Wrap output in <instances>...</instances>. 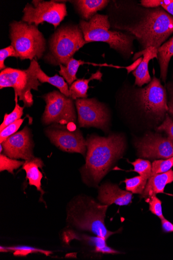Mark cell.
I'll return each mask as SVG.
<instances>
[{
	"instance_id": "8992f818",
	"label": "cell",
	"mask_w": 173,
	"mask_h": 260,
	"mask_svg": "<svg viewBox=\"0 0 173 260\" xmlns=\"http://www.w3.org/2000/svg\"><path fill=\"white\" fill-rule=\"evenodd\" d=\"M11 45L21 60L40 59L44 56L47 46L46 40L38 27L22 21L10 24Z\"/></svg>"
},
{
	"instance_id": "d6986e66",
	"label": "cell",
	"mask_w": 173,
	"mask_h": 260,
	"mask_svg": "<svg viewBox=\"0 0 173 260\" xmlns=\"http://www.w3.org/2000/svg\"><path fill=\"white\" fill-rule=\"evenodd\" d=\"M44 166V164L42 159L34 157L31 159L24 161L22 169L26 172L27 178L29 180V184L30 185L35 186L37 190L42 193V197L44 194V192L41 187V180L43 175L39 169H42Z\"/></svg>"
},
{
	"instance_id": "e575fe53",
	"label": "cell",
	"mask_w": 173,
	"mask_h": 260,
	"mask_svg": "<svg viewBox=\"0 0 173 260\" xmlns=\"http://www.w3.org/2000/svg\"><path fill=\"white\" fill-rule=\"evenodd\" d=\"M82 239L86 243L95 247V248H101L107 246V240L97 236L96 237H91V236L84 235L82 236Z\"/></svg>"
},
{
	"instance_id": "7a4b0ae2",
	"label": "cell",
	"mask_w": 173,
	"mask_h": 260,
	"mask_svg": "<svg viewBox=\"0 0 173 260\" xmlns=\"http://www.w3.org/2000/svg\"><path fill=\"white\" fill-rule=\"evenodd\" d=\"M86 145L88 151L86 164L81 171L82 176L86 184L96 186L124 152L125 139L117 134L108 137L92 135L87 138Z\"/></svg>"
},
{
	"instance_id": "3957f363",
	"label": "cell",
	"mask_w": 173,
	"mask_h": 260,
	"mask_svg": "<svg viewBox=\"0 0 173 260\" xmlns=\"http://www.w3.org/2000/svg\"><path fill=\"white\" fill-rule=\"evenodd\" d=\"M108 206L101 205L88 197L74 199L68 205L67 222L79 230L89 231L107 240L116 232L109 231L105 219Z\"/></svg>"
},
{
	"instance_id": "ffe728a7",
	"label": "cell",
	"mask_w": 173,
	"mask_h": 260,
	"mask_svg": "<svg viewBox=\"0 0 173 260\" xmlns=\"http://www.w3.org/2000/svg\"><path fill=\"white\" fill-rule=\"evenodd\" d=\"M103 74L98 70L95 74L91 75L88 79H79L70 86V98L73 100L87 99V91L89 88V83L94 80L102 81Z\"/></svg>"
},
{
	"instance_id": "52a82bcc",
	"label": "cell",
	"mask_w": 173,
	"mask_h": 260,
	"mask_svg": "<svg viewBox=\"0 0 173 260\" xmlns=\"http://www.w3.org/2000/svg\"><path fill=\"white\" fill-rule=\"evenodd\" d=\"M37 60L31 61L26 70L7 68L0 74V89L12 87L15 96L23 103L24 107H31L33 104L31 90H38L42 83L37 78L36 64Z\"/></svg>"
},
{
	"instance_id": "44dd1931",
	"label": "cell",
	"mask_w": 173,
	"mask_h": 260,
	"mask_svg": "<svg viewBox=\"0 0 173 260\" xmlns=\"http://www.w3.org/2000/svg\"><path fill=\"white\" fill-rule=\"evenodd\" d=\"M173 56V37L158 49V59L160 67V77L165 82L166 80L169 61Z\"/></svg>"
},
{
	"instance_id": "d590c367",
	"label": "cell",
	"mask_w": 173,
	"mask_h": 260,
	"mask_svg": "<svg viewBox=\"0 0 173 260\" xmlns=\"http://www.w3.org/2000/svg\"><path fill=\"white\" fill-rule=\"evenodd\" d=\"M167 90L169 95V101L167 105L168 107V113L173 118V83H168L166 86Z\"/></svg>"
},
{
	"instance_id": "4fadbf2b",
	"label": "cell",
	"mask_w": 173,
	"mask_h": 260,
	"mask_svg": "<svg viewBox=\"0 0 173 260\" xmlns=\"http://www.w3.org/2000/svg\"><path fill=\"white\" fill-rule=\"evenodd\" d=\"M135 145L139 156L143 158L168 159L173 157V141L158 134L148 133L136 139Z\"/></svg>"
},
{
	"instance_id": "1f68e13d",
	"label": "cell",
	"mask_w": 173,
	"mask_h": 260,
	"mask_svg": "<svg viewBox=\"0 0 173 260\" xmlns=\"http://www.w3.org/2000/svg\"><path fill=\"white\" fill-rule=\"evenodd\" d=\"M146 201L149 203L150 210L153 214L158 217L161 220L164 219L162 213V202L156 195L147 199Z\"/></svg>"
},
{
	"instance_id": "ba28073f",
	"label": "cell",
	"mask_w": 173,
	"mask_h": 260,
	"mask_svg": "<svg viewBox=\"0 0 173 260\" xmlns=\"http://www.w3.org/2000/svg\"><path fill=\"white\" fill-rule=\"evenodd\" d=\"M43 99L46 103L42 117L44 125L76 124L77 116L74 100L57 90L44 94Z\"/></svg>"
},
{
	"instance_id": "e0dca14e",
	"label": "cell",
	"mask_w": 173,
	"mask_h": 260,
	"mask_svg": "<svg viewBox=\"0 0 173 260\" xmlns=\"http://www.w3.org/2000/svg\"><path fill=\"white\" fill-rule=\"evenodd\" d=\"M173 182V171L153 175L148 179L141 198L148 199L159 193H163L167 184Z\"/></svg>"
},
{
	"instance_id": "cb8c5ba5",
	"label": "cell",
	"mask_w": 173,
	"mask_h": 260,
	"mask_svg": "<svg viewBox=\"0 0 173 260\" xmlns=\"http://www.w3.org/2000/svg\"><path fill=\"white\" fill-rule=\"evenodd\" d=\"M147 180L141 176L126 179L124 181L126 185V190L134 194L142 195L145 190Z\"/></svg>"
},
{
	"instance_id": "83f0119b",
	"label": "cell",
	"mask_w": 173,
	"mask_h": 260,
	"mask_svg": "<svg viewBox=\"0 0 173 260\" xmlns=\"http://www.w3.org/2000/svg\"><path fill=\"white\" fill-rule=\"evenodd\" d=\"M131 164L133 165V171L137 173L140 176L147 179L151 177L152 165L149 160L139 158Z\"/></svg>"
},
{
	"instance_id": "4dcf8cb0",
	"label": "cell",
	"mask_w": 173,
	"mask_h": 260,
	"mask_svg": "<svg viewBox=\"0 0 173 260\" xmlns=\"http://www.w3.org/2000/svg\"><path fill=\"white\" fill-rule=\"evenodd\" d=\"M24 119H20L6 127L0 133V143L3 144L9 137L16 133L22 124Z\"/></svg>"
},
{
	"instance_id": "4316f807",
	"label": "cell",
	"mask_w": 173,
	"mask_h": 260,
	"mask_svg": "<svg viewBox=\"0 0 173 260\" xmlns=\"http://www.w3.org/2000/svg\"><path fill=\"white\" fill-rule=\"evenodd\" d=\"M24 161L11 158L6 154H0V171H7L11 174H14V171L23 166Z\"/></svg>"
},
{
	"instance_id": "277c9868",
	"label": "cell",
	"mask_w": 173,
	"mask_h": 260,
	"mask_svg": "<svg viewBox=\"0 0 173 260\" xmlns=\"http://www.w3.org/2000/svg\"><path fill=\"white\" fill-rule=\"evenodd\" d=\"M79 27L87 43L102 42L123 56L129 57L133 53L135 38L130 34L110 30L111 23L108 15L96 14L88 21L81 20Z\"/></svg>"
},
{
	"instance_id": "2e32d148",
	"label": "cell",
	"mask_w": 173,
	"mask_h": 260,
	"mask_svg": "<svg viewBox=\"0 0 173 260\" xmlns=\"http://www.w3.org/2000/svg\"><path fill=\"white\" fill-rule=\"evenodd\" d=\"M158 49L156 47H150L135 54L133 58V60L143 56L140 64L133 72V75L135 78V85L142 87L152 81L148 66L151 60L154 58L158 59Z\"/></svg>"
},
{
	"instance_id": "9c48e42d",
	"label": "cell",
	"mask_w": 173,
	"mask_h": 260,
	"mask_svg": "<svg viewBox=\"0 0 173 260\" xmlns=\"http://www.w3.org/2000/svg\"><path fill=\"white\" fill-rule=\"evenodd\" d=\"M23 13L22 21L37 27L46 22L51 23L55 29L67 15L65 4L39 0H33L32 4H27Z\"/></svg>"
},
{
	"instance_id": "6da1fadb",
	"label": "cell",
	"mask_w": 173,
	"mask_h": 260,
	"mask_svg": "<svg viewBox=\"0 0 173 260\" xmlns=\"http://www.w3.org/2000/svg\"><path fill=\"white\" fill-rule=\"evenodd\" d=\"M139 6H129L124 11L118 7L123 14L119 18L110 19L111 26L134 37L143 50L150 47L158 49L173 34V16L161 7Z\"/></svg>"
},
{
	"instance_id": "74e56055",
	"label": "cell",
	"mask_w": 173,
	"mask_h": 260,
	"mask_svg": "<svg viewBox=\"0 0 173 260\" xmlns=\"http://www.w3.org/2000/svg\"><path fill=\"white\" fill-rule=\"evenodd\" d=\"M95 251L98 252H101L103 253H108V254H116L120 253L119 252L113 249L112 248H110L108 245L101 248H95Z\"/></svg>"
},
{
	"instance_id": "836d02e7",
	"label": "cell",
	"mask_w": 173,
	"mask_h": 260,
	"mask_svg": "<svg viewBox=\"0 0 173 260\" xmlns=\"http://www.w3.org/2000/svg\"><path fill=\"white\" fill-rule=\"evenodd\" d=\"M158 132H164L167 135V138L173 141V121L168 114H166L163 123L159 126Z\"/></svg>"
},
{
	"instance_id": "7c38bea8",
	"label": "cell",
	"mask_w": 173,
	"mask_h": 260,
	"mask_svg": "<svg viewBox=\"0 0 173 260\" xmlns=\"http://www.w3.org/2000/svg\"><path fill=\"white\" fill-rule=\"evenodd\" d=\"M51 143L61 150L86 154V141L80 129L71 131L64 125L53 124L45 130Z\"/></svg>"
},
{
	"instance_id": "484cf974",
	"label": "cell",
	"mask_w": 173,
	"mask_h": 260,
	"mask_svg": "<svg viewBox=\"0 0 173 260\" xmlns=\"http://www.w3.org/2000/svg\"><path fill=\"white\" fill-rule=\"evenodd\" d=\"M141 5L146 8L161 7L173 16V0H142Z\"/></svg>"
},
{
	"instance_id": "8d00e7d4",
	"label": "cell",
	"mask_w": 173,
	"mask_h": 260,
	"mask_svg": "<svg viewBox=\"0 0 173 260\" xmlns=\"http://www.w3.org/2000/svg\"><path fill=\"white\" fill-rule=\"evenodd\" d=\"M161 224L164 232L169 233L173 232V224L165 218L161 220Z\"/></svg>"
},
{
	"instance_id": "9a60e30c",
	"label": "cell",
	"mask_w": 173,
	"mask_h": 260,
	"mask_svg": "<svg viewBox=\"0 0 173 260\" xmlns=\"http://www.w3.org/2000/svg\"><path fill=\"white\" fill-rule=\"evenodd\" d=\"M132 198L131 192L121 190L116 184L106 183L98 190V200L108 206L113 204L119 206L128 205L132 202Z\"/></svg>"
},
{
	"instance_id": "30bf717a",
	"label": "cell",
	"mask_w": 173,
	"mask_h": 260,
	"mask_svg": "<svg viewBox=\"0 0 173 260\" xmlns=\"http://www.w3.org/2000/svg\"><path fill=\"white\" fill-rule=\"evenodd\" d=\"M80 127H93L108 132L109 129L110 114L106 105L95 99L76 100Z\"/></svg>"
},
{
	"instance_id": "7402d4cb",
	"label": "cell",
	"mask_w": 173,
	"mask_h": 260,
	"mask_svg": "<svg viewBox=\"0 0 173 260\" xmlns=\"http://www.w3.org/2000/svg\"><path fill=\"white\" fill-rule=\"evenodd\" d=\"M37 78L41 83H48L58 89L66 96L70 98V91L68 84L62 77L56 75L53 77L48 76L42 70L38 61L36 64Z\"/></svg>"
},
{
	"instance_id": "d6a6232c",
	"label": "cell",
	"mask_w": 173,
	"mask_h": 260,
	"mask_svg": "<svg viewBox=\"0 0 173 260\" xmlns=\"http://www.w3.org/2000/svg\"><path fill=\"white\" fill-rule=\"evenodd\" d=\"M10 57L18 58L16 50L12 45L0 51V70L3 71L7 68L5 65V61L7 58Z\"/></svg>"
},
{
	"instance_id": "f546056e",
	"label": "cell",
	"mask_w": 173,
	"mask_h": 260,
	"mask_svg": "<svg viewBox=\"0 0 173 260\" xmlns=\"http://www.w3.org/2000/svg\"><path fill=\"white\" fill-rule=\"evenodd\" d=\"M14 251L15 255H20V256H26L28 254L34 253V252H40L46 254V255H48V254H50L51 252H49L47 251H44L42 250H40L37 248H35L33 247H28V246H18V247H10V248H5L1 247V251Z\"/></svg>"
},
{
	"instance_id": "f1b7e54d",
	"label": "cell",
	"mask_w": 173,
	"mask_h": 260,
	"mask_svg": "<svg viewBox=\"0 0 173 260\" xmlns=\"http://www.w3.org/2000/svg\"><path fill=\"white\" fill-rule=\"evenodd\" d=\"M172 167L173 157L164 160H156L152 164L151 176L167 172Z\"/></svg>"
},
{
	"instance_id": "8fae6325",
	"label": "cell",
	"mask_w": 173,
	"mask_h": 260,
	"mask_svg": "<svg viewBox=\"0 0 173 260\" xmlns=\"http://www.w3.org/2000/svg\"><path fill=\"white\" fill-rule=\"evenodd\" d=\"M138 95L147 114L158 121L165 118L168 111L166 92L160 81L155 76L148 85L139 91Z\"/></svg>"
},
{
	"instance_id": "d4e9b609",
	"label": "cell",
	"mask_w": 173,
	"mask_h": 260,
	"mask_svg": "<svg viewBox=\"0 0 173 260\" xmlns=\"http://www.w3.org/2000/svg\"><path fill=\"white\" fill-rule=\"evenodd\" d=\"M15 107L10 114L6 113L4 117L3 123L0 126V131H3L10 124L20 120L23 114L24 107H20L18 104V97L15 96Z\"/></svg>"
},
{
	"instance_id": "ac0fdd59",
	"label": "cell",
	"mask_w": 173,
	"mask_h": 260,
	"mask_svg": "<svg viewBox=\"0 0 173 260\" xmlns=\"http://www.w3.org/2000/svg\"><path fill=\"white\" fill-rule=\"evenodd\" d=\"M84 20L89 21L98 11L105 9L110 1L107 0H77L71 2Z\"/></svg>"
},
{
	"instance_id": "5bb4252c",
	"label": "cell",
	"mask_w": 173,
	"mask_h": 260,
	"mask_svg": "<svg viewBox=\"0 0 173 260\" xmlns=\"http://www.w3.org/2000/svg\"><path fill=\"white\" fill-rule=\"evenodd\" d=\"M32 137L31 131L28 126L12 135L2 144L5 154L13 159L27 160L34 158Z\"/></svg>"
},
{
	"instance_id": "603a6c76",
	"label": "cell",
	"mask_w": 173,
	"mask_h": 260,
	"mask_svg": "<svg viewBox=\"0 0 173 260\" xmlns=\"http://www.w3.org/2000/svg\"><path fill=\"white\" fill-rule=\"evenodd\" d=\"M81 60H77L74 57L71 58L66 66L59 65L60 70L59 74L66 81L70 86L78 79L77 74L80 67L84 64H87Z\"/></svg>"
},
{
	"instance_id": "f35d334b",
	"label": "cell",
	"mask_w": 173,
	"mask_h": 260,
	"mask_svg": "<svg viewBox=\"0 0 173 260\" xmlns=\"http://www.w3.org/2000/svg\"><path fill=\"white\" fill-rule=\"evenodd\" d=\"M3 149H4L3 146V145L1 144V145H0V152H1V153H2V152L3 151Z\"/></svg>"
},
{
	"instance_id": "5b68a950",
	"label": "cell",
	"mask_w": 173,
	"mask_h": 260,
	"mask_svg": "<svg viewBox=\"0 0 173 260\" xmlns=\"http://www.w3.org/2000/svg\"><path fill=\"white\" fill-rule=\"evenodd\" d=\"M87 44L79 26L63 25L55 31L48 41V52L44 61L50 64L66 66L80 49Z\"/></svg>"
}]
</instances>
